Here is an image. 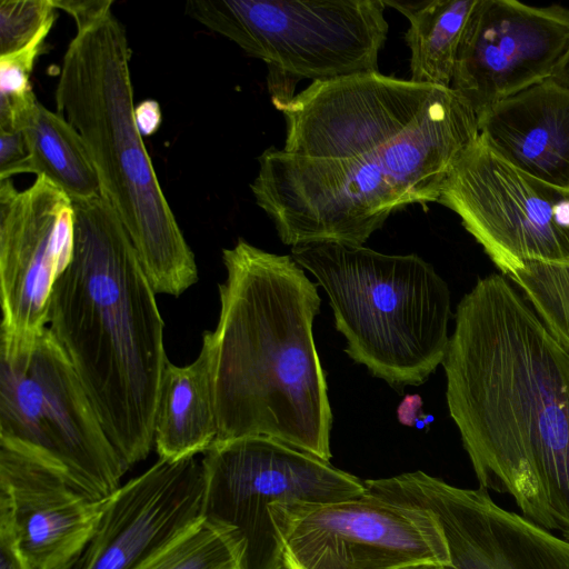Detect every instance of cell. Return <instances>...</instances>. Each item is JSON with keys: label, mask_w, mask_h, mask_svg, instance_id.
Wrapping results in <instances>:
<instances>
[{"label": "cell", "mask_w": 569, "mask_h": 569, "mask_svg": "<svg viewBox=\"0 0 569 569\" xmlns=\"http://www.w3.org/2000/svg\"><path fill=\"white\" fill-rule=\"evenodd\" d=\"M57 9H62L70 14L77 24V28L83 27L106 11L110 10L113 1L111 0H52Z\"/></svg>", "instance_id": "4316f807"}, {"label": "cell", "mask_w": 569, "mask_h": 569, "mask_svg": "<svg viewBox=\"0 0 569 569\" xmlns=\"http://www.w3.org/2000/svg\"><path fill=\"white\" fill-rule=\"evenodd\" d=\"M406 569H445V568L442 566H438V565H421V566L410 567V568H406Z\"/></svg>", "instance_id": "4dcf8cb0"}, {"label": "cell", "mask_w": 569, "mask_h": 569, "mask_svg": "<svg viewBox=\"0 0 569 569\" xmlns=\"http://www.w3.org/2000/svg\"><path fill=\"white\" fill-rule=\"evenodd\" d=\"M283 569H406L449 565L425 510L366 491L299 512L283 538Z\"/></svg>", "instance_id": "7c38bea8"}, {"label": "cell", "mask_w": 569, "mask_h": 569, "mask_svg": "<svg viewBox=\"0 0 569 569\" xmlns=\"http://www.w3.org/2000/svg\"><path fill=\"white\" fill-rule=\"evenodd\" d=\"M57 17L52 0H2L0 2V57L30 46L50 32Z\"/></svg>", "instance_id": "603a6c76"}, {"label": "cell", "mask_w": 569, "mask_h": 569, "mask_svg": "<svg viewBox=\"0 0 569 569\" xmlns=\"http://www.w3.org/2000/svg\"><path fill=\"white\" fill-rule=\"evenodd\" d=\"M0 489L9 496L16 545L29 569H69L91 542L108 500L88 497L59 469L6 441Z\"/></svg>", "instance_id": "2e32d148"}, {"label": "cell", "mask_w": 569, "mask_h": 569, "mask_svg": "<svg viewBox=\"0 0 569 569\" xmlns=\"http://www.w3.org/2000/svg\"><path fill=\"white\" fill-rule=\"evenodd\" d=\"M29 150L20 130H0V180L28 172Z\"/></svg>", "instance_id": "d4e9b609"}, {"label": "cell", "mask_w": 569, "mask_h": 569, "mask_svg": "<svg viewBox=\"0 0 569 569\" xmlns=\"http://www.w3.org/2000/svg\"><path fill=\"white\" fill-rule=\"evenodd\" d=\"M409 21L410 80L451 87L459 49L478 0H383Z\"/></svg>", "instance_id": "ffe728a7"}, {"label": "cell", "mask_w": 569, "mask_h": 569, "mask_svg": "<svg viewBox=\"0 0 569 569\" xmlns=\"http://www.w3.org/2000/svg\"><path fill=\"white\" fill-rule=\"evenodd\" d=\"M441 365L480 488L569 540V353L507 276L462 297Z\"/></svg>", "instance_id": "7a4b0ae2"}, {"label": "cell", "mask_w": 569, "mask_h": 569, "mask_svg": "<svg viewBox=\"0 0 569 569\" xmlns=\"http://www.w3.org/2000/svg\"><path fill=\"white\" fill-rule=\"evenodd\" d=\"M279 110L284 146L258 157L250 189L291 248L362 246L393 212L438 202L479 137L476 112L451 87L379 71L311 82Z\"/></svg>", "instance_id": "6da1fadb"}, {"label": "cell", "mask_w": 569, "mask_h": 569, "mask_svg": "<svg viewBox=\"0 0 569 569\" xmlns=\"http://www.w3.org/2000/svg\"><path fill=\"white\" fill-rule=\"evenodd\" d=\"M366 491L427 511L448 552L445 569H569V540L498 506L483 488L423 471L363 481Z\"/></svg>", "instance_id": "4fadbf2b"}, {"label": "cell", "mask_w": 569, "mask_h": 569, "mask_svg": "<svg viewBox=\"0 0 569 569\" xmlns=\"http://www.w3.org/2000/svg\"><path fill=\"white\" fill-rule=\"evenodd\" d=\"M137 569H237L227 542L203 520Z\"/></svg>", "instance_id": "7402d4cb"}, {"label": "cell", "mask_w": 569, "mask_h": 569, "mask_svg": "<svg viewBox=\"0 0 569 569\" xmlns=\"http://www.w3.org/2000/svg\"><path fill=\"white\" fill-rule=\"evenodd\" d=\"M48 33L18 52L0 57V102L17 103L34 94L29 78Z\"/></svg>", "instance_id": "cb8c5ba5"}, {"label": "cell", "mask_w": 569, "mask_h": 569, "mask_svg": "<svg viewBox=\"0 0 569 569\" xmlns=\"http://www.w3.org/2000/svg\"><path fill=\"white\" fill-rule=\"evenodd\" d=\"M0 441L49 462L96 500L109 499L129 468L49 328L28 347L0 349Z\"/></svg>", "instance_id": "9c48e42d"}, {"label": "cell", "mask_w": 569, "mask_h": 569, "mask_svg": "<svg viewBox=\"0 0 569 569\" xmlns=\"http://www.w3.org/2000/svg\"><path fill=\"white\" fill-rule=\"evenodd\" d=\"M507 277L569 353V267L525 262Z\"/></svg>", "instance_id": "44dd1931"}, {"label": "cell", "mask_w": 569, "mask_h": 569, "mask_svg": "<svg viewBox=\"0 0 569 569\" xmlns=\"http://www.w3.org/2000/svg\"><path fill=\"white\" fill-rule=\"evenodd\" d=\"M201 460L202 520L237 569H283V538L299 512L366 493L359 478L269 437L216 441Z\"/></svg>", "instance_id": "52a82bcc"}, {"label": "cell", "mask_w": 569, "mask_h": 569, "mask_svg": "<svg viewBox=\"0 0 569 569\" xmlns=\"http://www.w3.org/2000/svg\"><path fill=\"white\" fill-rule=\"evenodd\" d=\"M211 359L202 342L189 365L167 361L158 393L153 440L160 459L180 460L206 452L217 440Z\"/></svg>", "instance_id": "ac0fdd59"}, {"label": "cell", "mask_w": 569, "mask_h": 569, "mask_svg": "<svg viewBox=\"0 0 569 569\" xmlns=\"http://www.w3.org/2000/svg\"><path fill=\"white\" fill-rule=\"evenodd\" d=\"M0 569H29L21 558L12 529L8 493L0 489Z\"/></svg>", "instance_id": "484cf974"}, {"label": "cell", "mask_w": 569, "mask_h": 569, "mask_svg": "<svg viewBox=\"0 0 569 569\" xmlns=\"http://www.w3.org/2000/svg\"><path fill=\"white\" fill-rule=\"evenodd\" d=\"M203 498L201 458H159L107 500L80 569H137L202 521Z\"/></svg>", "instance_id": "9a60e30c"}, {"label": "cell", "mask_w": 569, "mask_h": 569, "mask_svg": "<svg viewBox=\"0 0 569 569\" xmlns=\"http://www.w3.org/2000/svg\"><path fill=\"white\" fill-rule=\"evenodd\" d=\"M222 261L219 319L202 336L211 359L216 441L269 437L329 461L332 410L312 332L318 284L291 254L242 238L223 249Z\"/></svg>", "instance_id": "3957f363"}, {"label": "cell", "mask_w": 569, "mask_h": 569, "mask_svg": "<svg viewBox=\"0 0 569 569\" xmlns=\"http://www.w3.org/2000/svg\"><path fill=\"white\" fill-rule=\"evenodd\" d=\"M438 203L505 276L532 261L569 267V188L516 168L480 137L452 166Z\"/></svg>", "instance_id": "30bf717a"}, {"label": "cell", "mask_w": 569, "mask_h": 569, "mask_svg": "<svg viewBox=\"0 0 569 569\" xmlns=\"http://www.w3.org/2000/svg\"><path fill=\"white\" fill-rule=\"evenodd\" d=\"M1 130H20L26 139L28 173L43 177L71 201L101 196L100 182L79 132L37 99L20 109Z\"/></svg>", "instance_id": "d6986e66"}, {"label": "cell", "mask_w": 569, "mask_h": 569, "mask_svg": "<svg viewBox=\"0 0 569 569\" xmlns=\"http://www.w3.org/2000/svg\"><path fill=\"white\" fill-rule=\"evenodd\" d=\"M422 399L419 395H406L397 408V417L401 425L408 427H423L427 419H422L427 416L422 415Z\"/></svg>", "instance_id": "f1b7e54d"}, {"label": "cell", "mask_w": 569, "mask_h": 569, "mask_svg": "<svg viewBox=\"0 0 569 569\" xmlns=\"http://www.w3.org/2000/svg\"><path fill=\"white\" fill-rule=\"evenodd\" d=\"M74 249L51 296L48 328L128 467L154 443L168 361L156 292L120 219L97 196L72 201Z\"/></svg>", "instance_id": "277c9868"}, {"label": "cell", "mask_w": 569, "mask_h": 569, "mask_svg": "<svg viewBox=\"0 0 569 569\" xmlns=\"http://www.w3.org/2000/svg\"><path fill=\"white\" fill-rule=\"evenodd\" d=\"M137 126L142 136L154 133L161 123V110L157 101L146 100L134 108Z\"/></svg>", "instance_id": "83f0119b"}, {"label": "cell", "mask_w": 569, "mask_h": 569, "mask_svg": "<svg viewBox=\"0 0 569 569\" xmlns=\"http://www.w3.org/2000/svg\"><path fill=\"white\" fill-rule=\"evenodd\" d=\"M328 295L346 353L395 389L419 386L449 346L447 282L419 256L318 242L291 248Z\"/></svg>", "instance_id": "8992f818"}, {"label": "cell", "mask_w": 569, "mask_h": 569, "mask_svg": "<svg viewBox=\"0 0 569 569\" xmlns=\"http://www.w3.org/2000/svg\"><path fill=\"white\" fill-rule=\"evenodd\" d=\"M552 79L558 83L569 88V48L559 62Z\"/></svg>", "instance_id": "f546056e"}, {"label": "cell", "mask_w": 569, "mask_h": 569, "mask_svg": "<svg viewBox=\"0 0 569 569\" xmlns=\"http://www.w3.org/2000/svg\"><path fill=\"white\" fill-rule=\"evenodd\" d=\"M73 249L74 210L62 190L43 177L24 190L0 180V349L28 347L48 328Z\"/></svg>", "instance_id": "8fae6325"}, {"label": "cell", "mask_w": 569, "mask_h": 569, "mask_svg": "<svg viewBox=\"0 0 569 569\" xmlns=\"http://www.w3.org/2000/svg\"><path fill=\"white\" fill-rule=\"evenodd\" d=\"M383 0H191L188 17L268 66V82L379 71L388 34Z\"/></svg>", "instance_id": "ba28073f"}, {"label": "cell", "mask_w": 569, "mask_h": 569, "mask_svg": "<svg viewBox=\"0 0 569 569\" xmlns=\"http://www.w3.org/2000/svg\"><path fill=\"white\" fill-rule=\"evenodd\" d=\"M569 48V9L478 0L459 49L451 89L478 116L551 79Z\"/></svg>", "instance_id": "5bb4252c"}, {"label": "cell", "mask_w": 569, "mask_h": 569, "mask_svg": "<svg viewBox=\"0 0 569 569\" xmlns=\"http://www.w3.org/2000/svg\"><path fill=\"white\" fill-rule=\"evenodd\" d=\"M479 137L510 164L569 188V88L552 78L478 116Z\"/></svg>", "instance_id": "e0dca14e"}, {"label": "cell", "mask_w": 569, "mask_h": 569, "mask_svg": "<svg viewBox=\"0 0 569 569\" xmlns=\"http://www.w3.org/2000/svg\"><path fill=\"white\" fill-rule=\"evenodd\" d=\"M130 49L112 10L77 28L59 70L57 112L81 136L102 198L123 224L156 293L198 280L194 254L158 181L133 106Z\"/></svg>", "instance_id": "5b68a950"}]
</instances>
